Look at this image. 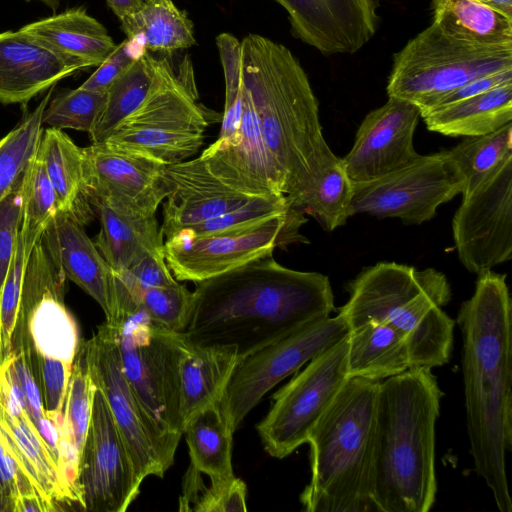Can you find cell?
<instances>
[{
  "mask_svg": "<svg viewBox=\"0 0 512 512\" xmlns=\"http://www.w3.org/2000/svg\"><path fill=\"white\" fill-rule=\"evenodd\" d=\"M334 310L326 275L284 267L268 255L198 282L184 333L196 345L234 346L242 359Z\"/></svg>",
  "mask_w": 512,
  "mask_h": 512,
  "instance_id": "obj_1",
  "label": "cell"
},
{
  "mask_svg": "<svg viewBox=\"0 0 512 512\" xmlns=\"http://www.w3.org/2000/svg\"><path fill=\"white\" fill-rule=\"evenodd\" d=\"M457 324L474 469L499 511L511 512L506 453L512 448V301L506 275L492 270L478 274Z\"/></svg>",
  "mask_w": 512,
  "mask_h": 512,
  "instance_id": "obj_2",
  "label": "cell"
},
{
  "mask_svg": "<svg viewBox=\"0 0 512 512\" xmlns=\"http://www.w3.org/2000/svg\"><path fill=\"white\" fill-rule=\"evenodd\" d=\"M443 393L430 368L380 381L372 499L376 512H428L437 492L435 425Z\"/></svg>",
  "mask_w": 512,
  "mask_h": 512,
  "instance_id": "obj_3",
  "label": "cell"
},
{
  "mask_svg": "<svg viewBox=\"0 0 512 512\" xmlns=\"http://www.w3.org/2000/svg\"><path fill=\"white\" fill-rule=\"evenodd\" d=\"M242 79L285 196L303 191L330 147L306 72L284 45L258 34L241 41Z\"/></svg>",
  "mask_w": 512,
  "mask_h": 512,
  "instance_id": "obj_4",
  "label": "cell"
},
{
  "mask_svg": "<svg viewBox=\"0 0 512 512\" xmlns=\"http://www.w3.org/2000/svg\"><path fill=\"white\" fill-rule=\"evenodd\" d=\"M380 381L350 377L311 431L307 512H376L372 499Z\"/></svg>",
  "mask_w": 512,
  "mask_h": 512,
  "instance_id": "obj_5",
  "label": "cell"
},
{
  "mask_svg": "<svg viewBox=\"0 0 512 512\" xmlns=\"http://www.w3.org/2000/svg\"><path fill=\"white\" fill-rule=\"evenodd\" d=\"M347 291L349 299L338 313L349 331L370 321L385 323L405 338L411 367L431 369L449 362L455 321L442 310L451 299L443 273L379 262L364 268Z\"/></svg>",
  "mask_w": 512,
  "mask_h": 512,
  "instance_id": "obj_6",
  "label": "cell"
},
{
  "mask_svg": "<svg viewBox=\"0 0 512 512\" xmlns=\"http://www.w3.org/2000/svg\"><path fill=\"white\" fill-rule=\"evenodd\" d=\"M117 342L125 376L153 431L165 471L180 441V363L187 335L153 323L139 309L121 319Z\"/></svg>",
  "mask_w": 512,
  "mask_h": 512,
  "instance_id": "obj_7",
  "label": "cell"
},
{
  "mask_svg": "<svg viewBox=\"0 0 512 512\" xmlns=\"http://www.w3.org/2000/svg\"><path fill=\"white\" fill-rule=\"evenodd\" d=\"M198 91L192 62L186 55L178 68L168 60L143 104L104 142L139 151L166 165L198 152L209 124Z\"/></svg>",
  "mask_w": 512,
  "mask_h": 512,
  "instance_id": "obj_8",
  "label": "cell"
},
{
  "mask_svg": "<svg viewBox=\"0 0 512 512\" xmlns=\"http://www.w3.org/2000/svg\"><path fill=\"white\" fill-rule=\"evenodd\" d=\"M512 68V45L482 46L454 39L432 22L395 53L388 97L428 101L477 77Z\"/></svg>",
  "mask_w": 512,
  "mask_h": 512,
  "instance_id": "obj_9",
  "label": "cell"
},
{
  "mask_svg": "<svg viewBox=\"0 0 512 512\" xmlns=\"http://www.w3.org/2000/svg\"><path fill=\"white\" fill-rule=\"evenodd\" d=\"M348 334L313 357L273 395V405L256 429L270 456L283 459L307 443L314 426L346 381Z\"/></svg>",
  "mask_w": 512,
  "mask_h": 512,
  "instance_id": "obj_10",
  "label": "cell"
},
{
  "mask_svg": "<svg viewBox=\"0 0 512 512\" xmlns=\"http://www.w3.org/2000/svg\"><path fill=\"white\" fill-rule=\"evenodd\" d=\"M305 214L289 207L262 222L204 236L176 233L164 242L167 266L177 281L201 282L258 258L272 255L276 247L309 242L300 227Z\"/></svg>",
  "mask_w": 512,
  "mask_h": 512,
  "instance_id": "obj_11",
  "label": "cell"
},
{
  "mask_svg": "<svg viewBox=\"0 0 512 512\" xmlns=\"http://www.w3.org/2000/svg\"><path fill=\"white\" fill-rule=\"evenodd\" d=\"M353 186V215L367 213L421 224L432 219L440 205L461 194L463 180L444 150L419 155L384 177Z\"/></svg>",
  "mask_w": 512,
  "mask_h": 512,
  "instance_id": "obj_12",
  "label": "cell"
},
{
  "mask_svg": "<svg viewBox=\"0 0 512 512\" xmlns=\"http://www.w3.org/2000/svg\"><path fill=\"white\" fill-rule=\"evenodd\" d=\"M349 333L338 313L242 358L234 369L221 405L236 430L264 395L284 378Z\"/></svg>",
  "mask_w": 512,
  "mask_h": 512,
  "instance_id": "obj_13",
  "label": "cell"
},
{
  "mask_svg": "<svg viewBox=\"0 0 512 512\" xmlns=\"http://www.w3.org/2000/svg\"><path fill=\"white\" fill-rule=\"evenodd\" d=\"M142 482L109 405L96 387L78 467L81 508L124 512L140 493Z\"/></svg>",
  "mask_w": 512,
  "mask_h": 512,
  "instance_id": "obj_14",
  "label": "cell"
},
{
  "mask_svg": "<svg viewBox=\"0 0 512 512\" xmlns=\"http://www.w3.org/2000/svg\"><path fill=\"white\" fill-rule=\"evenodd\" d=\"M452 233L458 257L480 274L512 258V159L455 212Z\"/></svg>",
  "mask_w": 512,
  "mask_h": 512,
  "instance_id": "obj_15",
  "label": "cell"
},
{
  "mask_svg": "<svg viewBox=\"0 0 512 512\" xmlns=\"http://www.w3.org/2000/svg\"><path fill=\"white\" fill-rule=\"evenodd\" d=\"M83 152L91 204L99 201L126 215H156L169 193L166 164L108 142L91 143Z\"/></svg>",
  "mask_w": 512,
  "mask_h": 512,
  "instance_id": "obj_16",
  "label": "cell"
},
{
  "mask_svg": "<svg viewBox=\"0 0 512 512\" xmlns=\"http://www.w3.org/2000/svg\"><path fill=\"white\" fill-rule=\"evenodd\" d=\"M94 385L100 389L128 447L135 468L144 480L163 477L155 437L125 376L117 342V328L106 321L80 344Z\"/></svg>",
  "mask_w": 512,
  "mask_h": 512,
  "instance_id": "obj_17",
  "label": "cell"
},
{
  "mask_svg": "<svg viewBox=\"0 0 512 512\" xmlns=\"http://www.w3.org/2000/svg\"><path fill=\"white\" fill-rule=\"evenodd\" d=\"M419 118L414 103L396 97L369 112L351 150L341 158L352 183L377 180L417 159L413 137Z\"/></svg>",
  "mask_w": 512,
  "mask_h": 512,
  "instance_id": "obj_18",
  "label": "cell"
},
{
  "mask_svg": "<svg viewBox=\"0 0 512 512\" xmlns=\"http://www.w3.org/2000/svg\"><path fill=\"white\" fill-rule=\"evenodd\" d=\"M292 34L324 55L353 54L374 36L379 0H274Z\"/></svg>",
  "mask_w": 512,
  "mask_h": 512,
  "instance_id": "obj_19",
  "label": "cell"
},
{
  "mask_svg": "<svg viewBox=\"0 0 512 512\" xmlns=\"http://www.w3.org/2000/svg\"><path fill=\"white\" fill-rule=\"evenodd\" d=\"M165 177L169 193L163 204L161 230L166 238L184 227L237 209L256 198L220 179L201 155L166 165Z\"/></svg>",
  "mask_w": 512,
  "mask_h": 512,
  "instance_id": "obj_20",
  "label": "cell"
},
{
  "mask_svg": "<svg viewBox=\"0 0 512 512\" xmlns=\"http://www.w3.org/2000/svg\"><path fill=\"white\" fill-rule=\"evenodd\" d=\"M201 156L210 169L236 190L252 197L285 196L260 133L249 90L243 83L239 133L232 144L212 143Z\"/></svg>",
  "mask_w": 512,
  "mask_h": 512,
  "instance_id": "obj_21",
  "label": "cell"
},
{
  "mask_svg": "<svg viewBox=\"0 0 512 512\" xmlns=\"http://www.w3.org/2000/svg\"><path fill=\"white\" fill-rule=\"evenodd\" d=\"M54 263L65 277L89 294L102 308L106 322L114 318L112 270L83 225L57 212L42 235Z\"/></svg>",
  "mask_w": 512,
  "mask_h": 512,
  "instance_id": "obj_22",
  "label": "cell"
},
{
  "mask_svg": "<svg viewBox=\"0 0 512 512\" xmlns=\"http://www.w3.org/2000/svg\"><path fill=\"white\" fill-rule=\"evenodd\" d=\"M79 70L20 30L0 33L2 104H26Z\"/></svg>",
  "mask_w": 512,
  "mask_h": 512,
  "instance_id": "obj_23",
  "label": "cell"
},
{
  "mask_svg": "<svg viewBox=\"0 0 512 512\" xmlns=\"http://www.w3.org/2000/svg\"><path fill=\"white\" fill-rule=\"evenodd\" d=\"M19 30L81 69L98 67L117 45L84 7L67 9Z\"/></svg>",
  "mask_w": 512,
  "mask_h": 512,
  "instance_id": "obj_24",
  "label": "cell"
},
{
  "mask_svg": "<svg viewBox=\"0 0 512 512\" xmlns=\"http://www.w3.org/2000/svg\"><path fill=\"white\" fill-rule=\"evenodd\" d=\"M240 356L234 346L196 345L190 341L180 363V424L219 402Z\"/></svg>",
  "mask_w": 512,
  "mask_h": 512,
  "instance_id": "obj_25",
  "label": "cell"
},
{
  "mask_svg": "<svg viewBox=\"0 0 512 512\" xmlns=\"http://www.w3.org/2000/svg\"><path fill=\"white\" fill-rule=\"evenodd\" d=\"M66 277L52 282L17 322L13 347L24 343L26 326L35 354L74 363L78 352L79 333L75 319L63 304Z\"/></svg>",
  "mask_w": 512,
  "mask_h": 512,
  "instance_id": "obj_26",
  "label": "cell"
},
{
  "mask_svg": "<svg viewBox=\"0 0 512 512\" xmlns=\"http://www.w3.org/2000/svg\"><path fill=\"white\" fill-rule=\"evenodd\" d=\"M52 184L57 212L74 217L83 226L94 213L86 179L83 148L62 130L43 131L38 149Z\"/></svg>",
  "mask_w": 512,
  "mask_h": 512,
  "instance_id": "obj_27",
  "label": "cell"
},
{
  "mask_svg": "<svg viewBox=\"0 0 512 512\" xmlns=\"http://www.w3.org/2000/svg\"><path fill=\"white\" fill-rule=\"evenodd\" d=\"M426 127L449 137L489 134L512 121V82L420 113Z\"/></svg>",
  "mask_w": 512,
  "mask_h": 512,
  "instance_id": "obj_28",
  "label": "cell"
},
{
  "mask_svg": "<svg viewBox=\"0 0 512 512\" xmlns=\"http://www.w3.org/2000/svg\"><path fill=\"white\" fill-rule=\"evenodd\" d=\"M92 206L100 221L94 242L112 271L124 270L163 247L156 215H126L99 201H93Z\"/></svg>",
  "mask_w": 512,
  "mask_h": 512,
  "instance_id": "obj_29",
  "label": "cell"
},
{
  "mask_svg": "<svg viewBox=\"0 0 512 512\" xmlns=\"http://www.w3.org/2000/svg\"><path fill=\"white\" fill-rule=\"evenodd\" d=\"M411 368L405 338L392 326L366 322L348 333L350 377L382 381Z\"/></svg>",
  "mask_w": 512,
  "mask_h": 512,
  "instance_id": "obj_30",
  "label": "cell"
},
{
  "mask_svg": "<svg viewBox=\"0 0 512 512\" xmlns=\"http://www.w3.org/2000/svg\"><path fill=\"white\" fill-rule=\"evenodd\" d=\"M233 428L221 400L194 415L184 426L190 465L211 482L235 477L232 468Z\"/></svg>",
  "mask_w": 512,
  "mask_h": 512,
  "instance_id": "obj_31",
  "label": "cell"
},
{
  "mask_svg": "<svg viewBox=\"0 0 512 512\" xmlns=\"http://www.w3.org/2000/svg\"><path fill=\"white\" fill-rule=\"evenodd\" d=\"M353 196L354 186L342 159L330 149L311 183L286 198L290 207L313 216L325 230L333 231L353 215Z\"/></svg>",
  "mask_w": 512,
  "mask_h": 512,
  "instance_id": "obj_32",
  "label": "cell"
},
{
  "mask_svg": "<svg viewBox=\"0 0 512 512\" xmlns=\"http://www.w3.org/2000/svg\"><path fill=\"white\" fill-rule=\"evenodd\" d=\"M167 62V58H155L143 50L107 90L104 108L89 134L91 143L106 141L125 119L140 108L159 81Z\"/></svg>",
  "mask_w": 512,
  "mask_h": 512,
  "instance_id": "obj_33",
  "label": "cell"
},
{
  "mask_svg": "<svg viewBox=\"0 0 512 512\" xmlns=\"http://www.w3.org/2000/svg\"><path fill=\"white\" fill-rule=\"evenodd\" d=\"M433 22L446 35L482 46L512 45V18L476 0H432Z\"/></svg>",
  "mask_w": 512,
  "mask_h": 512,
  "instance_id": "obj_34",
  "label": "cell"
},
{
  "mask_svg": "<svg viewBox=\"0 0 512 512\" xmlns=\"http://www.w3.org/2000/svg\"><path fill=\"white\" fill-rule=\"evenodd\" d=\"M120 22L127 39H140L143 50L170 54L196 44L192 21L172 0H143Z\"/></svg>",
  "mask_w": 512,
  "mask_h": 512,
  "instance_id": "obj_35",
  "label": "cell"
},
{
  "mask_svg": "<svg viewBox=\"0 0 512 512\" xmlns=\"http://www.w3.org/2000/svg\"><path fill=\"white\" fill-rule=\"evenodd\" d=\"M448 153L463 180L461 195L466 197L512 159V123L489 134L464 137Z\"/></svg>",
  "mask_w": 512,
  "mask_h": 512,
  "instance_id": "obj_36",
  "label": "cell"
},
{
  "mask_svg": "<svg viewBox=\"0 0 512 512\" xmlns=\"http://www.w3.org/2000/svg\"><path fill=\"white\" fill-rule=\"evenodd\" d=\"M52 86L40 103L23 115L18 124L0 138V202L20 183L37 154L43 135L42 117L54 91Z\"/></svg>",
  "mask_w": 512,
  "mask_h": 512,
  "instance_id": "obj_37",
  "label": "cell"
},
{
  "mask_svg": "<svg viewBox=\"0 0 512 512\" xmlns=\"http://www.w3.org/2000/svg\"><path fill=\"white\" fill-rule=\"evenodd\" d=\"M40 238L25 233L21 228L18 233L0 294V366L12 352L25 272L32 250Z\"/></svg>",
  "mask_w": 512,
  "mask_h": 512,
  "instance_id": "obj_38",
  "label": "cell"
},
{
  "mask_svg": "<svg viewBox=\"0 0 512 512\" xmlns=\"http://www.w3.org/2000/svg\"><path fill=\"white\" fill-rule=\"evenodd\" d=\"M246 484L236 476L226 481L211 482L206 486L201 473L189 466L179 497L180 511L236 512L246 511Z\"/></svg>",
  "mask_w": 512,
  "mask_h": 512,
  "instance_id": "obj_39",
  "label": "cell"
},
{
  "mask_svg": "<svg viewBox=\"0 0 512 512\" xmlns=\"http://www.w3.org/2000/svg\"><path fill=\"white\" fill-rule=\"evenodd\" d=\"M106 92L78 87L59 91L47 104L42 123L56 129H74L90 134L101 115Z\"/></svg>",
  "mask_w": 512,
  "mask_h": 512,
  "instance_id": "obj_40",
  "label": "cell"
},
{
  "mask_svg": "<svg viewBox=\"0 0 512 512\" xmlns=\"http://www.w3.org/2000/svg\"><path fill=\"white\" fill-rule=\"evenodd\" d=\"M57 213L55 193L39 151L24 173L21 229L41 237Z\"/></svg>",
  "mask_w": 512,
  "mask_h": 512,
  "instance_id": "obj_41",
  "label": "cell"
},
{
  "mask_svg": "<svg viewBox=\"0 0 512 512\" xmlns=\"http://www.w3.org/2000/svg\"><path fill=\"white\" fill-rule=\"evenodd\" d=\"M95 390L79 346L68 384L63 419L80 456L90 425Z\"/></svg>",
  "mask_w": 512,
  "mask_h": 512,
  "instance_id": "obj_42",
  "label": "cell"
},
{
  "mask_svg": "<svg viewBox=\"0 0 512 512\" xmlns=\"http://www.w3.org/2000/svg\"><path fill=\"white\" fill-rule=\"evenodd\" d=\"M0 489L8 505L9 512H16L19 503L23 499L30 497H39L53 511L57 510L32 479L21 452L1 425Z\"/></svg>",
  "mask_w": 512,
  "mask_h": 512,
  "instance_id": "obj_43",
  "label": "cell"
},
{
  "mask_svg": "<svg viewBox=\"0 0 512 512\" xmlns=\"http://www.w3.org/2000/svg\"><path fill=\"white\" fill-rule=\"evenodd\" d=\"M289 207L286 196H260L237 209L184 227L176 233L195 237L232 231L262 222Z\"/></svg>",
  "mask_w": 512,
  "mask_h": 512,
  "instance_id": "obj_44",
  "label": "cell"
},
{
  "mask_svg": "<svg viewBox=\"0 0 512 512\" xmlns=\"http://www.w3.org/2000/svg\"><path fill=\"white\" fill-rule=\"evenodd\" d=\"M191 307L192 292L178 282L146 289L139 302V308L153 323L178 333L185 331Z\"/></svg>",
  "mask_w": 512,
  "mask_h": 512,
  "instance_id": "obj_45",
  "label": "cell"
},
{
  "mask_svg": "<svg viewBox=\"0 0 512 512\" xmlns=\"http://www.w3.org/2000/svg\"><path fill=\"white\" fill-rule=\"evenodd\" d=\"M35 357L45 413L63 412L73 364L37 354Z\"/></svg>",
  "mask_w": 512,
  "mask_h": 512,
  "instance_id": "obj_46",
  "label": "cell"
},
{
  "mask_svg": "<svg viewBox=\"0 0 512 512\" xmlns=\"http://www.w3.org/2000/svg\"><path fill=\"white\" fill-rule=\"evenodd\" d=\"M24 175L18 186L0 202V294L20 230Z\"/></svg>",
  "mask_w": 512,
  "mask_h": 512,
  "instance_id": "obj_47",
  "label": "cell"
},
{
  "mask_svg": "<svg viewBox=\"0 0 512 512\" xmlns=\"http://www.w3.org/2000/svg\"><path fill=\"white\" fill-rule=\"evenodd\" d=\"M129 40L116 45L113 52L97 67L96 71L79 87L91 91L107 92L113 82L135 61L129 48Z\"/></svg>",
  "mask_w": 512,
  "mask_h": 512,
  "instance_id": "obj_48",
  "label": "cell"
},
{
  "mask_svg": "<svg viewBox=\"0 0 512 512\" xmlns=\"http://www.w3.org/2000/svg\"><path fill=\"white\" fill-rule=\"evenodd\" d=\"M512 82V68L490 73L481 77H477L449 92L428 101L419 110L420 113L438 108L459 100H463L495 87Z\"/></svg>",
  "mask_w": 512,
  "mask_h": 512,
  "instance_id": "obj_49",
  "label": "cell"
},
{
  "mask_svg": "<svg viewBox=\"0 0 512 512\" xmlns=\"http://www.w3.org/2000/svg\"><path fill=\"white\" fill-rule=\"evenodd\" d=\"M142 2L143 0H106L108 7L120 21L137 12Z\"/></svg>",
  "mask_w": 512,
  "mask_h": 512,
  "instance_id": "obj_50",
  "label": "cell"
},
{
  "mask_svg": "<svg viewBox=\"0 0 512 512\" xmlns=\"http://www.w3.org/2000/svg\"><path fill=\"white\" fill-rule=\"evenodd\" d=\"M512 18V0H476Z\"/></svg>",
  "mask_w": 512,
  "mask_h": 512,
  "instance_id": "obj_51",
  "label": "cell"
},
{
  "mask_svg": "<svg viewBox=\"0 0 512 512\" xmlns=\"http://www.w3.org/2000/svg\"><path fill=\"white\" fill-rule=\"evenodd\" d=\"M25 1L29 2V1H33V0H25ZM35 1L42 2L43 4H45L46 6L51 8L53 11H56L60 4V0H35Z\"/></svg>",
  "mask_w": 512,
  "mask_h": 512,
  "instance_id": "obj_52",
  "label": "cell"
}]
</instances>
